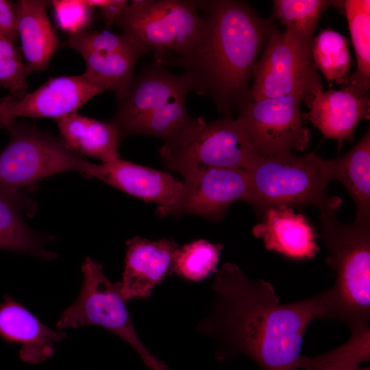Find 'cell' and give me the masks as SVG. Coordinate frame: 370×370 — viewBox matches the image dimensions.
Listing matches in <instances>:
<instances>
[{
  "instance_id": "obj_32",
  "label": "cell",
  "mask_w": 370,
  "mask_h": 370,
  "mask_svg": "<svg viewBox=\"0 0 370 370\" xmlns=\"http://www.w3.org/2000/svg\"><path fill=\"white\" fill-rule=\"evenodd\" d=\"M0 35L18 41L15 3L0 0Z\"/></svg>"
},
{
  "instance_id": "obj_9",
  "label": "cell",
  "mask_w": 370,
  "mask_h": 370,
  "mask_svg": "<svg viewBox=\"0 0 370 370\" xmlns=\"http://www.w3.org/2000/svg\"><path fill=\"white\" fill-rule=\"evenodd\" d=\"M264 47L252 70L249 100L295 95L308 106L314 92L323 89L311 49L278 29L271 33Z\"/></svg>"
},
{
  "instance_id": "obj_12",
  "label": "cell",
  "mask_w": 370,
  "mask_h": 370,
  "mask_svg": "<svg viewBox=\"0 0 370 370\" xmlns=\"http://www.w3.org/2000/svg\"><path fill=\"white\" fill-rule=\"evenodd\" d=\"M84 74L50 78L38 88L21 98L0 99V113L5 123L17 117L56 120L75 112L90 99L104 92Z\"/></svg>"
},
{
  "instance_id": "obj_14",
  "label": "cell",
  "mask_w": 370,
  "mask_h": 370,
  "mask_svg": "<svg viewBox=\"0 0 370 370\" xmlns=\"http://www.w3.org/2000/svg\"><path fill=\"white\" fill-rule=\"evenodd\" d=\"M200 94L197 75L188 71L176 75L156 64L134 79L125 95L118 101V110L111 121L118 128L149 111L179 98L190 91Z\"/></svg>"
},
{
  "instance_id": "obj_28",
  "label": "cell",
  "mask_w": 370,
  "mask_h": 370,
  "mask_svg": "<svg viewBox=\"0 0 370 370\" xmlns=\"http://www.w3.org/2000/svg\"><path fill=\"white\" fill-rule=\"evenodd\" d=\"M222 249L221 245L204 239L185 245L177 251L174 271L185 280L201 281L212 272H217V264Z\"/></svg>"
},
{
  "instance_id": "obj_6",
  "label": "cell",
  "mask_w": 370,
  "mask_h": 370,
  "mask_svg": "<svg viewBox=\"0 0 370 370\" xmlns=\"http://www.w3.org/2000/svg\"><path fill=\"white\" fill-rule=\"evenodd\" d=\"M164 164L182 176L204 168L246 169L258 153L244 127L225 117L207 123L191 118L159 150Z\"/></svg>"
},
{
  "instance_id": "obj_22",
  "label": "cell",
  "mask_w": 370,
  "mask_h": 370,
  "mask_svg": "<svg viewBox=\"0 0 370 370\" xmlns=\"http://www.w3.org/2000/svg\"><path fill=\"white\" fill-rule=\"evenodd\" d=\"M21 205L20 193L0 190V249L55 258L56 255L44 249L42 239L23 220Z\"/></svg>"
},
{
  "instance_id": "obj_3",
  "label": "cell",
  "mask_w": 370,
  "mask_h": 370,
  "mask_svg": "<svg viewBox=\"0 0 370 370\" xmlns=\"http://www.w3.org/2000/svg\"><path fill=\"white\" fill-rule=\"evenodd\" d=\"M319 219L325 263L336 275L329 288L334 319L351 334L361 332L370 328V222L341 223L333 212H321Z\"/></svg>"
},
{
  "instance_id": "obj_23",
  "label": "cell",
  "mask_w": 370,
  "mask_h": 370,
  "mask_svg": "<svg viewBox=\"0 0 370 370\" xmlns=\"http://www.w3.org/2000/svg\"><path fill=\"white\" fill-rule=\"evenodd\" d=\"M346 16L351 40L354 49L357 67L336 83L350 84L369 92L370 88V1H336Z\"/></svg>"
},
{
  "instance_id": "obj_4",
  "label": "cell",
  "mask_w": 370,
  "mask_h": 370,
  "mask_svg": "<svg viewBox=\"0 0 370 370\" xmlns=\"http://www.w3.org/2000/svg\"><path fill=\"white\" fill-rule=\"evenodd\" d=\"M245 170L249 181L247 203L259 214L278 205L313 206L320 212L336 213L342 204L340 197H329L327 187L330 180L325 160L314 152L257 155Z\"/></svg>"
},
{
  "instance_id": "obj_5",
  "label": "cell",
  "mask_w": 370,
  "mask_h": 370,
  "mask_svg": "<svg viewBox=\"0 0 370 370\" xmlns=\"http://www.w3.org/2000/svg\"><path fill=\"white\" fill-rule=\"evenodd\" d=\"M114 25L153 51L156 64L180 66L197 51L206 26L196 1L179 0L132 1Z\"/></svg>"
},
{
  "instance_id": "obj_2",
  "label": "cell",
  "mask_w": 370,
  "mask_h": 370,
  "mask_svg": "<svg viewBox=\"0 0 370 370\" xmlns=\"http://www.w3.org/2000/svg\"><path fill=\"white\" fill-rule=\"evenodd\" d=\"M203 11L205 31L193 56L181 64L194 72L200 95H208L219 111L232 110L249 101V84L258 56L275 30L271 19L249 4L236 0L196 1Z\"/></svg>"
},
{
  "instance_id": "obj_11",
  "label": "cell",
  "mask_w": 370,
  "mask_h": 370,
  "mask_svg": "<svg viewBox=\"0 0 370 370\" xmlns=\"http://www.w3.org/2000/svg\"><path fill=\"white\" fill-rule=\"evenodd\" d=\"M181 195L169 214H195L219 221L237 201L247 202L249 181L241 168H204L183 176Z\"/></svg>"
},
{
  "instance_id": "obj_1",
  "label": "cell",
  "mask_w": 370,
  "mask_h": 370,
  "mask_svg": "<svg viewBox=\"0 0 370 370\" xmlns=\"http://www.w3.org/2000/svg\"><path fill=\"white\" fill-rule=\"evenodd\" d=\"M211 311L197 330L216 343V357L241 354L261 370H299L305 332L317 319H334L329 289L307 299L282 304L267 281L248 278L227 262L212 284Z\"/></svg>"
},
{
  "instance_id": "obj_34",
  "label": "cell",
  "mask_w": 370,
  "mask_h": 370,
  "mask_svg": "<svg viewBox=\"0 0 370 370\" xmlns=\"http://www.w3.org/2000/svg\"><path fill=\"white\" fill-rule=\"evenodd\" d=\"M301 369L303 370H370L369 367H362L356 363L327 365L312 360L304 361Z\"/></svg>"
},
{
  "instance_id": "obj_8",
  "label": "cell",
  "mask_w": 370,
  "mask_h": 370,
  "mask_svg": "<svg viewBox=\"0 0 370 370\" xmlns=\"http://www.w3.org/2000/svg\"><path fill=\"white\" fill-rule=\"evenodd\" d=\"M83 282L72 305L56 323L58 330L94 325L102 327L127 343L151 370H168L140 341L131 321L119 282L112 283L101 264L87 257L82 265Z\"/></svg>"
},
{
  "instance_id": "obj_25",
  "label": "cell",
  "mask_w": 370,
  "mask_h": 370,
  "mask_svg": "<svg viewBox=\"0 0 370 370\" xmlns=\"http://www.w3.org/2000/svg\"><path fill=\"white\" fill-rule=\"evenodd\" d=\"M335 3L330 0H275L272 16L285 26L288 34L312 49L322 13Z\"/></svg>"
},
{
  "instance_id": "obj_13",
  "label": "cell",
  "mask_w": 370,
  "mask_h": 370,
  "mask_svg": "<svg viewBox=\"0 0 370 370\" xmlns=\"http://www.w3.org/2000/svg\"><path fill=\"white\" fill-rule=\"evenodd\" d=\"M84 175L157 204L156 212L160 217L169 214L183 189V183L167 173L120 158L100 164L89 162Z\"/></svg>"
},
{
  "instance_id": "obj_18",
  "label": "cell",
  "mask_w": 370,
  "mask_h": 370,
  "mask_svg": "<svg viewBox=\"0 0 370 370\" xmlns=\"http://www.w3.org/2000/svg\"><path fill=\"white\" fill-rule=\"evenodd\" d=\"M260 215L262 221L254 226L252 233L262 240L267 250L293 260L312 258L319 251L312 227L303 214H295L291 207L271 206Z\"/></svg>"
},
{
  "instance_id": "obj_17",
  "label": "cell",
  "mask_w": 370,
  "mask_h": 370,
  "mask_svg": "<svg viewBox=\"0 0 370 370\" xmlns=\"http://www.w3.org/2000/svg\"><path fill=\"white\" fill-rule=\"evenodd\" d=\"M66 336L63 330L49 328L10 295H4L0 303V337L8 343L21 345L19 358L23 362L45 361L53 354L54 343Z\"/></svg>"
},
{
  "instance_id": "obj_10",
  "label": "cell",
  "mask_w": 370,
  "mask_h": 370,
  "mask_svg": "<svg viewBox=\"0 0 370 370\" xmlns=\"http://www.w3.org/2000/svg\"><path fill=\"white\" fill-rule=\"evenodd\" d=\"M302 99L295 95L249 100L239 108L237 119L260 156H273L293 149L304 151L310 131L304 125L306 114L300 110Z\"/></svg>"
},
{
  "instance_id": "obj_26",
  "label": "cell",
  "mask_w": 370,
  "mask_h": 370,
  "mask_svg": "<svg viewBox=\"0 0 370 370\" xmlns=\"http://www.w3.org/2000/svg\"><path fill=\"white\" fill-rule=\"evenodd\" d=\"M191 119L186 108V97L175 99L138 116L118 129L121 134H145L166 140Z\"/></svg>"
},
{
  "instance_id": "obj_35",
  "label": "cell",
  "mask_w": 370,
  "mask_h": 370,
  "mask_svg": "<svg viewBox=\"0 0 370 370\" xmlns=\"http://www.w3.org/2000/svg\"><path fill=\"white\" fill-rule=\"evenodd\" d=\"M5 122L3 120L0 113V128L3 127H5Z\"/></svg>"
},
{
  "instance_id": "obj_21",
  "label": "cell",
  "mask_w": 370,
  "mask_h": 370,
  "mask_svg": "<svg viewBox=\"0 0 370 370\" xmlns=\"http://www.w3.org/2000/svg\"><path fill=\"white\" fill-rule=\"evenodd\" d=\"M329 179L345 188L356 206V221L370 222V130L347 153L325 160Z\"/></svg>"
},
{
  "instance_id": "obj_19",
  "label": "cell",
  "mask_w": 370,
  "mask_h": 370,
  "mask_svg": "<svg viewBox=\"0 0 370 370\" xmlns=\"http://www.w3.org/2000/svg\"><path fill=\"white\" fill-rule=\"evenodd\" d=\"M49 4L40 0L15 3L18 38L28 75L46 69L60 45L47 16Z\"/></svg>"
},
{
  "instance_id": "obj_33",
  "label": "cell",
  "mask_w": 370,
  "mask_h": 370,
  "mask_svg": "<svg viewBox=\"0 0 370 370\" xmlns=\"http://www.w3.org/2000/svg\"><path fill=\"white\" fill-rule=\"evenodd\" d=\"M92 8H99L107 27L114 25L116 18L127 6L125 0H86Z\"/></svg>"
},
{
  "instance_id": "obj_7",
  "label": "cell",
  "mask_w": 370,
  "mask_h": 370,
  "mask_svg": "<svg viewBox=\"0 0 370 370\" xmlns=\"http://www.w3.org/2000/svg\"><path fill=\"white\" fill-rule=\"evenodd\" d=\"M5 127L10 138L0 151V190L20 193L41 179L68 171L84 174L89 162L62 140L14 120Z\"/></svg>"
},
{
  "instance_id": "obj_31",
  "label": "cell",
  "mask_w": 370,
  "mask_h": 370,
  "mask_svg": "<svg viewBox=\"0 0 370 370\" xmlns=\"http://www.w3.org/2000/svg\"><path fill=\"white\" fill-rule=\"evenodd\" d=\"M50 4L58 26L69 35L84 31L90 23L92 9L86 0H54Z\"/></svg>"
},
{
  "instance_id": "obj_29",
  "label": "cell",
  "mask_w": 370,
  "mask_h": 370,
  "mask_svg": "<svg viewBox=\"0 0 370 370\" xmlns=\"http://www.w3.org/2000/svg\"><path fill=\"white\" fill-rule=\"evenodd\" d=\"M68 47L84 53H109L117 51H135L145 55L149 51L133 37L122 33L86 30L69 35Z\"/></svg>"
},
{
  "instance_id": "obj_30",
  "label": "cell",
  "mask_w": 370,
  "mask_h": 370,
  "mask_svg": "<svg viewBox=\"0 0 370 370\" xmlns=\"http://www.w3.org/2000/svg\"><path fill=\"white\" fill-rule=\"evenodd\" d=\"M27 75L17 41L0 35V86L12 97L21 98L27 92Z\"/></svg>"
},
{
  "instance_id": "obj_16",
  "label": "cell",
  "mask_w": 370,
  "mask_h": 370,
  "mask_svg": "<svg viewBox=\"0 0 370 370\" xmlns=\"http://www.w3.org/2000/svg\"><path fill=\"white\" fill-rule=\"evenodd\" d=\"M127 251L120 291L127 301L147 298L155 286L174 271L179 249L172 240L158 241L136 236L127 243Z\"/></svg>"
},
{
  "instance_id": "obj_24",
  "label": "cell",
  "mask_w": 370,
  "mask_h": 370,
  "mask_svg": "<svg viewBox=\"0 0 370 370\" xmlns=\"http://www.w3.org/2000/svg\"><path fill=\"white\" fill-rule=\"evenodd\" d=\"M84 75L99 84L105 90L114 92L120 100L134 80V69L137 60L143 56L135 51L109 53H84Z\"/></svg>"
},
{
  "instance_id": "obj_15",
  "label": "cell",
  "mask_w": 370,
  "mask_h": 370,
  "mask_svg": "<svg viewBox=\"0 0 370 370\" xmlns=\"http://www.w3.org/2000/svg\"><path fill=\"white\" fill-rule=\"evenodd\" d=\"M307 106L306 120L320 130L324 140H336L338 151L345 140L353 139L359 122L370 116L369 92L350 84L338 90H318Z\"/></svg>"
},
{
  "instance_id": "obj_20",
  "label": "cell",
  "mask_w": 370,
  "mask_h": 370,
  "mask_svg": "<svg viewBox=\"0 0 370 370\" xmlns=\"http://www.w3.org/2000/svg\"><path fill=\"white\" fill-rule=\"evenodd\" d=\"M62 140L74 152L106 163L120 158L121 134L112 122L98 121L77 112L56 120Z\"/></svg>"
},
{
  "instance_id": "obj_27",
  "label": "cell",
  "mask_w": 370,
  "mask_h": 370,
  "mask_svg": "<svg viewBox=\"0 0 370 370\" xmlns=\"http://www.w3.org/2000/svg\"><path fill=\"white\" fill-rule=\"evenodd\" d=\"M311 52L317 70L328 82H337L348 75L351 58L344 35L330 27L321 29L313 38Z\"/></svg>"
}]
</instances>
